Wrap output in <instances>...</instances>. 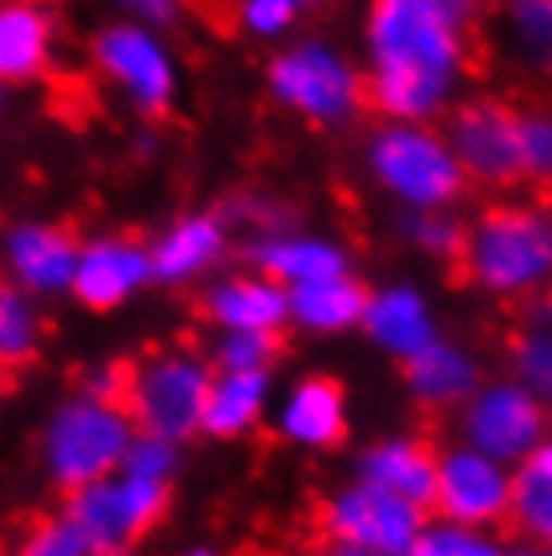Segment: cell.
Returning a JSON list of instances; mask_svg holds the SVG:
<instances>
[{
  "label": "cell",
  "mask_w": 552,
  "mask_h": 556,
  "mask_svg": "<svg viewBox=\"0 0 552 556\" xmlns=\"http://www.w3.org/2000/svg\"><path fill=\"white\" fill-rule=\"evenodd\" d=\"M372 53L375 105L391 117H428L452 85L460 45L431 0H375Z\"/></svg>",
  "instance_id": "6da1fadb"
},
{
  "label": "cell",
  "mask_w": 552,
  "mask_h": 556,
  "mask_svg": "<svg viewBox=\"0 0 552 556\" xmlns=\"http://www.w3.org/2000/svg\"><path fill=\"white\" fill-rule=\"evenodd\" d=\"M134 435L138 428L125 416L122 400H101V395L77 391L65 404L53 407L41 431L45 472L65 492L110 480L122 472L125 447Z\"/></svg>",
  "instance_id": "7a4b0ae2"
},
{
  "label": "cell",
  "mask_w": 552,
  "mask_h": 556,
  "mask_svg": "<svg viewBox=\"0 0 552 556\" xmlns=\"http://www.w3.org/2000/svg\"><path fill=\"white\" fill-rule=\"evenodd\" d=\"M210 379H214L210 363L198 359L193 351H158L134 371H125V416L146 435L186 444L193 431H202Z\"/></svg>",
  "instance_id": "3957f363"
},
{
  "label": "cell",
  "mask_w": 552,
  "mask_h": 556,
  "mask_svg": "<svg viewBox=\"0 0 552 556\" xmlns=\"http://www.w3.org/2000/svg\"><path fill=\"white\" fill-rule=\"evenodd\" d=\"M170 504V484L138 480V476H110L70 492L65 516L81 532L93 556H125L146 532L162 520Z\"/></svg>",
  "instance_id": "277c9868"
},
{
  "label": "cell",
  "mask_w": 552,
  "mask_h": 556,
  "mask_svg": "<svg viewBox=\"0 0 552 556\" xmlns=\"http://www.w3.org/2000/svg\"><path fill=\"white\" fill-rule=\"evenodd\" d=\"M93 65L134 110L166 113L178 93V65L166 41L134 21H113L93 37Z\"/></svg>",
  "instance_id": "5b68a950"
},
{
  "label": "cell",
  "mask_w": 552,
  "mask_h": 556,
  "mask_svg": "<svg viewBox=\"0 0 552 556\" xmlns=\"http://www.w3.org/2000/svg\"><path fill=\"white\" fill-rule=\"evenodd\" d=\"M472 270L492 291H520L552 270V223L532 210H492L468 247Z\"/></svg>",
  "instance_id": "8992f818"
},
{
  "label": "cell",
  "mask_w": 552,
  "mask_h": 556,
  "mask_svg": "<svg viewBox=\"0 0 552 556\" xmlns=\"http://www.w3.org/2000/svg\"><path fill=\"white\" fill-rule=\"evenodd\" d=\"M323 525H327L335 544H351V548H363L372 556H403L424 529L415 504L400 501L375 484H355L339 492L327 504Z\"/></svg>",
  "instance_id": "52a82bcc"
},
{
  "label": "cell",
  "mask_w": 552,
  "mask_h": 556,
  "mask_svg": "<svg viewBox=\"0 0 552 556\" xmlns=\"http://www.w3.org/2000/svg\"><path fill=\"white\" fill-rule=\"evenodd\" d=\"M375 174L415 206H440L460 194V166L424 129H387L372 146Z\"/></svg>",
  "instance_id": "ba28073f"
},
{
  "label": "cell",
  "mask_w": 552,
  "mask_h": 556,
  "mask_svg": "<svg viewBox=\"0 0 552 556\" xmlns=\"http://www.w3.org/2000/svg\"><path fill=\"white\" fill-rule=\"evenodd\" d=\"M271 89L290 110L315 122H343L360 101V81L323 45H299L271 65Z\"/></svg>",
  "instance_id": "9c48e42d"
},
{
  "label": "cell",
  "mask_w": 552,
  "mask_h": 556,
  "mask_svg": "<svg viewBox=\"0 0 552 556\" xmlns=\"http://www.w3.org/2000/svg\"><path fill=\"white\" fill-rule=\"evenodd\" d=\"M150 282L153 263L146 242L125 235H101L93 242H81L70 294L89 311H113L146 291Z\"/></svg>",
  "instance_id": "30bf717a"
},
{
  "label": "cell",
  "mask_w": 552,
  "mask_h": 556,
  "mask_svg": "<svg viewBox=\"0 0 552 556\" xmlns=\"http://www.w3.org/2000/svg\"><path fill=\"white\" fill-rule=\"evenodd\" d=\"M77 251L81 242L61 226L16 223L4 230L0 263H4V278L21 291H28L33 299H53V294H70Z\"/></svg>",
  "instance_id": "8fae6325"
},
{
  "label": "cell",
  "mask_w": 552,
  "mask_h": 556,
  "mask_svg": "<svg viewBox=\"0 0 552 556\" xmlns=\"http://www.w3.org/2000/svg\"><path fill=\"white\" fill-rule=\"evenodd\" d=\"M440 513L452 525H497L512 508V480L504 476L497 459L480 456V452H452V456L436 464V496Z\"/></svg>",
  "instance_id": "7c38bea8"
},
{
  "label": "cell",
  "mask_w": 552,
  "mask_h": 556,
  "mask_svg": "<svg viewBox=\"0 0 552 556\" xmlns=\"http://www.w3.org/2000/svg\"><path fill=\"white\" fill-rule=\"evenodd\" d=\"M540 407L537 400L520 388H492L468 412V440L472 452L488 459H520L528 456L540 440Z\"/></svg>",
  "instance_id": "4fadbf2b"
},
{
  "label": "cell",
  "mask_w": 552,
  "mask_h": 556,
  "mask_svg": "<svg viewBox=\"0 0 552 556\" xmlns=\"http://www.w3.org/2000/svg\"><path fill=\"white\" fill-rule=\"evenodd\" d=\"M456 166L472 169L484 181H509L520 174L516 157V117L504 105L472 101L452 117Z\"/></svg>",
  "instance_id": "5bb4252c"
},
{
  "label": "cell",
  "mask_w": 552,
  "mask_h": 556,
  "mask_svg": "<svg viewBox=\"0 0 552 556\" xmlns=\"http://www.w3.org/2000/svg\"><path fill=\"white\" fill-rule=\"evenodd\" d=\"M222 251H226L222 218H214V214H186L174 226H166L150 247L153 282H166V287L193 282V278L206 275L210 266L218 263Z\"/></svg>",
  "instance_id": "9a60e30c"
},
{
  "label": "cell",
  "mask_w": 552,
  "mask_h": 556,
  "mask_svg": "<svg viewBox=\"0 0 552 556\" xmlns=\"http://www.w3.org/2000/svg\"><path fill=\"white\" fill-rule=\"evenodd\" d=\"M57 28L37 0H0V81H37L53 61Z\"/></svg>",
  "instance_id": "2e32d148"
},
{
  "label": "cell",
  "mask_w": 552,
  "mask_h": 556,
  "mask_svg": "<svg viewBox=\"0 0 552 556\" xmlns=\"http://www.w3.org/2000/svg\"><path fill=\"white\" fill-rule=\"evenodd\" d=\"M210 319L222 331H266L275 334L287 319V291L271 282L266 275H242V278H222L206 294Z\"/></svg>",
  "instance_id": "e0dca14e"
},
{
  "label": "cell",
  "mask_w": 552,
  "mask_h": 556,
  "mask_svg": "<svg viewBox=\"0 0 552 556\" xmlns=\"http://www.w3.org/2000/svg\"><path fill=\"white\" fill-rule=\"evenodd\" d=\"M266 395H271L266 371H214L206 412H202V431L218 435V440H235L263 419Z\"/></svg>",
  "instance_id": "ac0fdd59"
},
{
  "label": "cell",
  "mask_w": 552,
  "mask_h": 556,
  "mask_svg": "<svg viewBox=\"0 0 552 556\" xmlns=\"http://www.w3.org/2000/svg\"><path fill=\"white\" fill-rule=\"evenodd\" d=\"M278 428L287 440L306 447H331L343 440V391L335 379H303L287 395Z\"/></svg>",
  "instance_id": "d6986e66"
},
{
  "label": "cell",
  "mask_w": 552,
  "mask_h": 556,
  "mask_svg": "<svg viewBox=\"0 0 552 556\" xmlns=\"http://www.w3.org/2000/svg\"><path fill=\"white\" fill-rule=\"evenodd\" d=\"M250 258L263 270L271 282H287V287H303V282H318V278L343 275V254L335 251L331 242L318 238H290V235H271L263 242L250 247Z\"/></svg>",
  "instance_id": "ffe728a7"
},
{
  "label": "cell",
  "mask_w": 552,
  "mask_h": 556,
  "mask_svg": "<svg viewBox=\"0 0 552 556\" xmlns=\"http://www.w3.org/2000/svg\"><path fill=\"white\" fill-rule=\"evenodd\" d=\"M363 484H375L400 496V501L424 508L436 496V459L428 456L424 444L396 440L363 456Z\"/></svg>",
  "instance_id": "44dd1931"
},
{
  "label": "cell",
  "mask_w": 552,
  "mask_h": 556,
  "mask_svg": "<svg viewBox=\"0 0 552 556\" xmlns=\"http://www.w3.org/2000/svg\"><path fill=\"white\" fill-rule=\"evenodd\" d=\"M367 331L384 343L387 351H396L403 359H412L415 351H424L431 339V319H428V306L415 291L407 287H396V291L379 294V299H367Z\"/></svg>",
  "instance_id": "7402d4cb"
},
{
  "label": "cell",
  "mask_w": 552,
  "mask_h": 556,
  "mask_svg": "<svg viewBox=\"0 0 552 556\" xmlns=\"http://www.w3.org/2000/svg\"><path fill=\"white\" fill-rule=\"evenodd\" d=\"M287 311L303 323V327H311V331H343V327L363 319L367 291H363L360 282H351L347 275L318 278V282L290 287Z\"/></svg>",
  "instance_id": "603a6c76"
},
{
  "label": "cell",
  "mask_w": 552,
  "mask_h": 556,
  "mask_svg": "<svg viewBox=\"0 0 552 556\" xmlns=\"http://www.w3.org/2000/svg\"><path fill=\"white\" fill-rule=\"evenodd\" d=\"M407 383H412L419 400L452 404V400H460V395H468L476 388V367L456 348L428 343V348L415 351L412 359H407Z\"/></svg>",
  "instance_id": "cb8c5ba5"
},
{
  "label": "cell",
  "mask_w": 552,
  "mask_h": 556,
  "mask_svg": "<svg viewBox=\"0 0 552 556\" xmlns=\"http://www.w3.org/2000/svg\"><path fill=\"white\" fill-rule=\"evenodd\" d=\"M512 516L540 541H552V444L532 447L512 480Z\"/></svg>",
  "instance_id": "d4e9b609"
},
{
  "label": "cell",
  "mask_w": 552,
  "mask_h": 556,
  "mask_svg": "<svg viewBox=\"0 0 552 556\" xmlns=\"http://www.w3.org/2000/svg\"><path fill=\"white\" fill-rule=\"evenodd\" d=\"M41 348V311L37 299L16 282L0 278V367L28 363Z\"/></svg>",
  "instance_id": "484cf974"
},
{
  "label": "cell",
  "mask_w": 552,
  "mask_h": 556,
  "mask_svg": "<svg viewBox=\"0 0 552 556\" xmlns=\"http://www.w3.org/2000/svg\"><path fill=\"white\" fill-rule=\"evenodd\" d=\"M403 556H504L500 544L480 529H468V525H431V529H419V536L412 541V548Z\"/></svg>",
  "instance_id": "4316f807"
},
{
  "label": "cell",
  "mask_w": 552,
  "mask_h": 556,
  "mask_svg": "<svg viewBox=\"0 0 552 556\" xmlns=\"http://www.w3.org/2000/svg\"><path fill=\"white\" fill-rule=\"evenodd\" d=\"M275 351L278 339L266 331H222L214 363H218V371H266Z\"/></svg>",
  "instance_id": "83f0119b"
},
{
  "label": "cell",
  "mask_w": 552,
  "mask_h": 556,
  "mask_svg": "<svg viewBox=\"0 0 552 556\" xmlns=\"http://www.w3.org/2000/svg\"><path fill=\"white\" fill-rule=\"evenodd\" d=\"M125 476H138V480H158V484H170L174 472H178V444H170L162 435H146L138 431L129 447H125L122 459Z\"/></svg>",
  "instance_id": "f1b7e54d"
},
{
  "label": "cell",
  "mask_w": 552,
  "mask_h": 556,
  "mask_svg": "<svg viewBox=\"0 0 552 556\" xmlns=\"http://www.w3.org/2000/svg\"><path fill=\"white\" fill-rule=\"evenodd\" d=\"M13 556H93V548L85 544V536L73 529V520L65 513L49 516L41 525H33L25 532V541L16 544Z\"/></svg>",
  "instance_id": "f546056e"
},
{
  "label": "cell",
  "mask_w": 552,
  "mask_h": 556,
  "mask_svg": "<svg viewBox=\"0 0 552 556\" xmlns=\"http://www.w3.org/2000/svg\"><path fill=\"white\" fill-rule=\"evenodd\" d=\"M512 25H516V37L528 49V56L552 70V0H516Z\"/></svg>",
  "instance_id": "4dcf8cb0"
},
{
  "label": "cell",
  "mask_w": 552,
  "mask_h": 556,
  "mask_svg": "<svg viewBox=\"0 0 552 556\" xmlns=\"http://www.w3.org/2000/svg\"><path fill=\"white\" fill-rule=\"evenodd\" d=\"M516 157L520 174H552V117H516Z\"/></svg>",
  "instance_id": "1f68e13d"
},
{
  "label": "cell",
  "mask_w": 552,
  "mask_h": 556,
  "mask_svg": "<svg viewBox=\"0 0 552 556\" xmlns=\"http://www.w3.org/2000/svg\"><path fill=\"white\" fill-rule=\"evenodd\" d=\"M516 371L532 391L552 395V334H520L516 339Z\"/></svg>",
  "instance_id": "d6a6232c"
},
{
  "label": "cell",
  "mask_w": 552,
  "mask_h": 556,
  "mask_svg": "<svg viewBox=\"0 0 552 556\" xmlns=\"http://www.w3.org/2000/svg\"><path fill=\"white\" fill-rule=\"evenodd\" d=\"M242 25L250 28V33H259V37H275V33H283V28L294 21V4H287V0H242Z\"/></svg>",
  "instance_id": "836d02e7"
},
{
  "label": "cell",
  "mask_w": 552,
  "mask_h": 556,
  "mask_svg": "<svg viewBox=\"0 0 552 556\" xmlns=\"http://www.w3.org/2000/svg\"><path fill=\"white\" fill-rule=\"evenodd\" d=\"M122 13V21H134L141 28H170L178 21L181 0H110Z\"/></svg>",
  "instance_id": "e575fe53"
},
{
  "label": "cell",
  "mask_w": 552,
  "mask_h": 556,
  "mask_svg": "<svg viewBox=\"0 0 552 556\" xmlns=\"http://www.w3.org/2000/svg\"><path fill=\"white\" fill-rule=\"evenodd\" d=\"M415 238H419V247H428L436 254H456L460 251V230L452 223H443V218H424V223L415 226Z\"/></svg>",
  "instance_id": "d590c367"
},
{
  "label": "cell",
  "mask_w": 552,
  "mask_h": 556,
  "mask_svg": "<svg viewBox=\"0 0 552 556\" xmlns=\"http://www.w3.org/2000/svg\"><path fill=\"white\" fill-rule=\"evenodd\" d=\"M89 395H101V400H122V391H125V371L122 367H97V371H89L85 376V388Z\"/></svg>",
  "instance_id": "8d00e7d4"
},
{
  "label": "cell",
  "mask_w": 552,
  "mask_h": 556,
  "mask_svg": "<svg viewBox=\"0 0 552 556\" xmlns=\"http://www.w3.org/2000/svg\"><path fill=\"white\" fill-rule=\"evenodd\" d=\"M431 4H436V13H440L452 28H460L472 13H476V0H431Z\"/></svg>",
  "instance_id": "74e56055"
},
{
  "label": "cell",
  "mask_w": 552,
  "mask_h": 556,
  "mask_svg": "<svg viewBox=\"0 0 552 556\" xmlns=\"http://www.w3.org/2000/svg\"><path fill=\"white\" fill-rule=\"evenodd\" d=\"M323 556H372V553H363V548H351V544H331Z\"/></svg>",
  "instance_id": "f35d334b"
},
{
  "label": "cell",
  "mask_w": 552,
  "mask_h": 556,
  "mask_svg": "<svg viewBox=\"0 0 552 556\" xmlns=\"http://www.w3.org/2000/svg\"><path fill=\"white\" fill-rule=\"evenodd\" d=\"M178 556H214L210 548H186V553H178Z\"/></svg>",
  "instance_id": "ab89813d"
},
{
  "label": "cell",
  "mask_w": 552,
  "mask_h": 556,
  "mask_svg": "<svg viewBox=\"0 0 552 556\" xmlns=\"http://www.w3.org/2000/svg\"><path fill=\"white\" fill-rule=\"evenodd\" d=\"M4 388H9V367H0V395H4Z\"/></svg>",
  "instance_id": "60d3db41"
},
{
  "label": "cell",
  "mask_w": 552,
  "mask_h": 556,
  "mask_svg": "<svg viewBox=\"0 0 552 556\" xmlns=\"http://www.w3.org/2000/svg\"><path fill=\"white\" fill-rule=\"evenodd\" d=\"M4 98H9V85L0 81V105H4Z\"/></svg>",
  "instance_id": "b9f144b4"
},
{
  "label": "cell",
  "mask_w": 552,
  "mask_h": 556,
  "mask_svg": "<svg viewBox=\"0 0 552 556\" xmlns=\"http://www.w3.org/2000/svg\"><path fill=\"white\" fill-rule=\"evenodd\" d=\"M287 4H294V9H299V4H306V0H287Z\"/></svg>",
  "instance_id": "7bdbcfd3"
}]
</instances>
